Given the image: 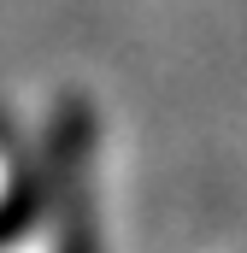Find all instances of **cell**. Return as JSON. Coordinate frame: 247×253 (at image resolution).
<instances>
[{"instance_id":"6da1fadb","label":"cell","mask_w":247,"mask_h":253,"mask_svg":"<svg viewBox=\"0 0 247 253\" xmlns=\"http://www.w3.org/2000/svg\"><path fill=\"white\" fill-rule=\"evenodd\" d=\"M47 194H53V253H106L94 224V112L59 100L47 118Z\"/></svg>"},{"instance_id":"7a4b0ae2","label":"cell","mask_w":247,"mask_h":253,"mask_svg":"<svg viewBox=\"0 0 247 253\" xmlns=\"http://www.w3.org/2000/svg\"><path fill=\"white\" fill-rule=\"evenodd\" d=\"M36 218H41V194H36V183L6 189V194H0V248L24 242V236L36 230Z\"/></svg>"}]
</instances>
